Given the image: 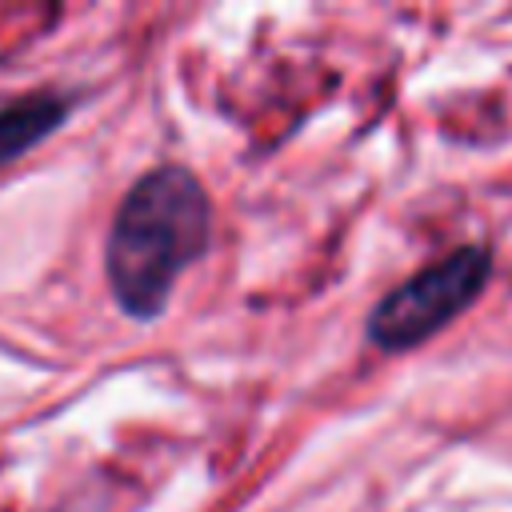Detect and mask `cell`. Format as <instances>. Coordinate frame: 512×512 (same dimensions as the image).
Here are the masks:
<instances>
[{
  "label": "cell",
  "mask_w": 512,
  "mask_h": 512,
  "mask_svg": "<svg viewBox=\"0 0 512 512\" xmlns=\"http://www.w3.org/2000/svg\"><path fill=\"white\" fill-rule=\"evenodd\" d=\"M68 108L72 104L56 92H32V96L4 104L0 108V168H8L16 156H24L40 140H48L60 128V120L68 116Z\"/></svg>",
  "instance_id": "3"
},
{
  "label": "cell",
  "mask_w": 512,
  "mask_h": 512,
  "mask_svg": "<svg viewBox=\"0 0 512 512\" xmlns=\"http://www.w3.org/2000/svg\"><path fill=\"white\" fill-rule=\"evenodd\" d=\"M212 240V204L196 172L156 164L120 196L104 236V276L132 320H156L172 284L204 256Z\"/></svg>",
  "instance_id": "1"
},
{
  "label": "cell",
  "mask_w": 512,
  "mask_h": 512,
  "mask_svg": "<svg viewBox=\"0 0 512 512\" xmlns=\"http://www.w3.org/2000/svg\"><path fill=\"white\" fill-rule=\"evenodd\" d=\"M484 280H488V256L480 248H456L452 256L420 268L372 308L368 316L372 344L400 352L428 340L480 296Z\"/></svg>",
  "instance_id": "2"
}]
</instances>
